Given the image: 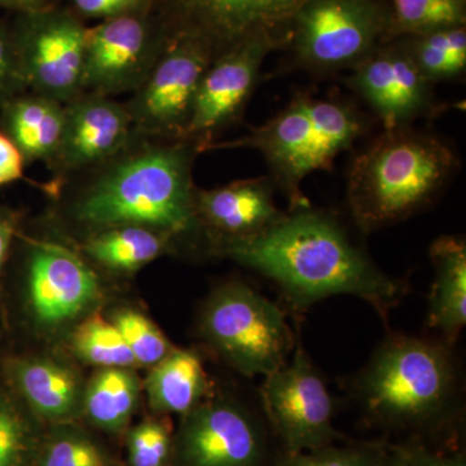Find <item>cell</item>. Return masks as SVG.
<instances>
[{
  "mask_svg": "<svg viewBox=\"0 0 466 466\" xmlns=\"http://www.w3.org/2000/svg\"><path fill=\"white\" fill-rule=\"evenodd\" d=\"M33 451L30 422L14 398L0 390V466H29Z\"/></svg>",
  "mask_w": 466,
  "mask_h": 466,
  "instance_id": "cell-28",
  "label": "cell"
},
{
  "mask_svg": "<svg viewBox=\"0 0 466 466\" xmlns=\"http://www.w3.org/2000/svg\"><path fill=\"white\" fill-rule=\"evenodd\" d=\"M39 466H108V459L87 435L64 431L46 444Z\"/></svg>",
  "mask_w": 466,
  "mask_h": 466,
  "instance_id": "cell-30",
  "label": "cell"
},
{
  "mask_svg": "<svg viewBox=\"0 0 466 466\" xmlns=\"http://www.w3.org/2000/svg\"><path fill=\"white\" fill-rule=\"evenodd\" d=\"M434 283L429 299L428 324L452 348L466 324V242L460 236H441L431 244Z\"/></svg>",
  "mask_w": 466,
  "mask_h": 466,
  "instance_id": "cell-19",
  "label": "cell"
},
{
  "mask_svg": "<svg viewBox=\"0 0 466 466\" xmlns=\"http://www.w3.org/2000/svg\"><path fill=\"white\" fill-rule=\"evenodd\" d=\"M73 346L79 357L94 366L127 368L137 363L116 325L100 315L88 319L76 329Z\"/></svg>",
  "mask_w": 466,
  "mask_h": 466,
  "instance_id": "cell-27",
  "label": "cell"
},
{
  "mask_svg": "<svg viewBox=\"0 0 466 466\" xmlns=\"http://www.w3.org/2000/svg\"><path fill=\"white\" fill-rule=\"evenodd\" d=\"M404 450H406L410 466H466L465 456L461 453L444 456L431 452L421 446Z\"/></svg>",
  "mask_w": 466,
  "mask_h": 466,
  "instance_id": "cell-36",
  "label": "cell"
},
{
  "mask_svg": "<svg viewBox=\"0 0 466 466\" xmlns=\"http://www.w3.org/2000/svg\"><path fill=\"white\" fill-rule=\"evenodd\" d=\"M459 167L455 150L437 135L383 131L350 167L351 216L364 233L400 223L429 207Z\"/></svg>",
  "mask_w": 466,
  "mask_h": 466,
  "instance_id": "cell-3",
  "label": "cell"
},
{
  "mask_svg": "<svg viewBox=\"0 0 466 466\" xmlns=\"http://www.w3.org/2000/svg\"><path fill=\"white\" fill-rule=\"evenodd\" d=\"M390 41L389 12L379 0H309L291 21L296 66L312 73L350 69Z\"/></svg>",
  "mask_w": 466,
  "mask_h": 466,
  "instance_id": "cell-7",
  "label": "cell"
},
{
  "mask_svg": "<svg viewBox=\"0 0 466 466\" xmlns=\"http://www.w3.org/2000/svg\"><path fill=\"white\" fill-rule=\"evenodd\" d=\"M85 43L86 29L72 17L36 18L15 41L26 88L63 104L81 96Z\"/></svg>",
  "mask_w": 466,
  "mask_h": 466,
  "instance_id": "cell-12",
  "label": "cell"
},
{
  "mask_svg": "<svg viewBox=\"0 0 466 466\" xmlns=\"http://www.w3.org/2000/svg\"><path fill=\"white\" fill-rule=\"evenodd\" d=\"M385 450L380 444L343 449H336L330 444L306 452L287 453L279 466H377Z\"/></svg>",
  "mask_w": 466,
  "mask_h": 466,
  "instance_id": "cell-31",
  "label": "cell"
},
{
  "mask_svg": "<svg viewBox=\"0 0 466 466\" xmlns=\"http://www.w3.org/2000/svg\"><path fill=\"white\" fill-rule=\"evenodd\" d=\"M287 41L274 35L245 39L213 58L202 76L186 139L204 152L214 134L235 122L256 90L266 57Z\"/></svg>",
  "mask_w": 466,
  "mask_h": 466,
  "instance_id": "cell-10",
  "label": "cell"
},
{
  "mask_svg": "<svg viewBox=\"0 0 466 466\" xmlns=\"http://www.w3.org/2000/svg\"><path fill=\"white\" fill-rule=\"evenodd\" d=\"M351 72L349 87L366 101L385 131L410 127L417 119L441 112L434 85L420 72L404 42L383 43Z\"/></svg>",
  "mask_w": 466,
  "mask_h": 466,
  "instance_id": "cell-11",
  "label": "cell"
},
{
  "mask_svg": "<svg viewBox=\"0 0 466 466\" xmlns=\"http://www.w3.org/2000/svg\"><path fill=\"white\" fill-rule=\"evenodd\" d=\"M404 46L431 84L452 81L466 70L465 25L443 27L421 35L407 36Z\"/></svg>",
  "mask_w": 466,
  "mask_h": 466,
  "instance_id": "cell-25",
  "label": "cell"
},
{
  "mask_svg": "<svg viewBox=\"0 0 466 466\" xmlns=\"http://www.w3.org/2000/svg\"><path fill=\"white\" fill-rule=\"evenodd\" d=\"M82 14L88 16L116 18L131 16L144 0H72Z\"/></svg>",
  "mask_w": 466,
  "mask_h": 466,
  "instance_id": "cell-34",
  "label": "cell"
},
{
  "mask_svg": "<svg viewBox=\"0 0 466 466\" xmlns=\"http://www.w3.org/2000/svg\"><path fill=\"white\" fill-rule=\"evenodd\" d=\"M121 153L82 193L75 205L76 219L96 231L142 226L170 238L195 229L192 165L200 153L198 144L159 139Z\"/></svg>",
  "mask_w": 466,
  "mask_h": 466,
  "instance_id": "cell-2",
  "label": "cell"
},
{
  "mask_svg": "<svg viewBox=\"0 0 466 466\" xmlns=\"http://www.w3.org/2000/svg\"><path fill=\"white\" fill-rule=\"evenodd\" d=\"M309 0H177L179 35L207 43L214 57L256 35L289 42L291 21Z\"/></svg>",
  "mask_w": 466,
  "mask_h": 466,
  "instance_id": "cell-13",
  "label": "cell"
},
{
  "mask_svg": "<svg viewBox=\"0 0 466 466\" xmlns=\"http://www.w3.org/2000/svg\"><path fill=\"white\" fill-rule=\"evenodd\" d=\"M458 390L451 349L394 334L359 373L355 391L368 412L395 424H422L443 415Z\"/></svg>",
  "mask_w": 466,
  "mask_h": 466,
  "instance_id": "cell-5",
  "label": "cell"
},
{
  "mask_svg": "<svg viewBox=\"0 0 466 466\" xmlns=\"http://www.w3.org/2000/svg\"><path fill=\"white\" fill-rule=\"evenodd\" d=\"M466 0H390V41L443 27L465 25Z\"/></svg>",
  "mask_w": 466,
  "mask_h": 466,
  "instance_id": "cell-26",
  "label": "cell"
},
{
  "mask_svg": "<svg viewBox=\"0 0 466 466\" xmlns=\"http://www.w3.org/2000/svg\"><path fill=\"white\" fill-rule=\"evenodd\" d=\"M275 183L260 177L195 192L198 225L216 233L217 241L251 238L274 225L284 213L276 207Z\"/></svg>",
  "mask_w": 466,
  "mask_h": 466,
  "instance_id": "cell-18",
  "label": "cell"
},
{
  "mask_svg": "<svg viewBox=\"0 0 466 466\" xmlns=\"http://www.w3.org/2000/svg\"><path fill=\"white\" fill-rule=\"evenodd\" d=\"M139 383L126 368H104L92 379L85 397L88 419L104 431L127 424L137 408Z\"/></svg>",
  "mask_w": 466,
  "mask_h": 466,
  "instance_id": "cell-24",
  "label": "cell"
},
{
  "mask_svg": "<svg viewBox=\"0 0 466 466\" xmlns=\"http://www.w3.org/2000/svg\"><path fill=\"white\" fill-rule=\"evenodd\" d=\"M156 58L149 57L148 32L139 18H110L86 30L82 92L108 97L135 90Z\"/></svg>",
  "mask_w": 466,
  "mask_h": 466,
  "instance_id": "cell-17",
  "label": "cell"
},
{
  "mask_svg": "<svg viewBox=\"0 0 466 466\" xmlns=\"http://www.w3.org/2000/svg\"><path fill=\"white\" fill-rule=\"evenodd\" d=\"M45 0H0V5L7 7L24 9V11H35L41 7Z\"/></svg>",
  "mask_w": 466,
  "mask_h": 466,
  "instance_id": "cell-39",
  "label": "cell"
},
{
  "mask_svg": "<svg viewBox=\"0 0 466 466\" xmlns=\"http://www.w3.org/2000/svg\"><path fill=\"white\" fill-rule=\"evenodd\" d=\"M170 236L142 226L101 229L88 238L85 250L100 265L118 271H133L164 253Z\"/></svg>",
  "mask_w": 466,
  "mask_h": 466,
  "instance_id": "cell-23",
  "label": "cell"
},
{
  "mask_svg": "<svg viewBox=\"0 0 466 466\" xmlns=\"http://www.w3.org/2000/svg\"><path fill=\"white\" fill-rule=\"evenodd\" d=\"M147 389L155 410L187 415L207 394V373L195 352L173 350L153 368Z\"/></svg>",
  "mask_w": 466,
  "mask_h": 466,
  "instance_id": "cell-22",
  "label": "cell"
},
{
  "mask_svg": "<svg viewBox=\"0 0 466 466\" xmlns=\"http://www.w3.org/2000/svg\"><path fill=\"white\" fill-rule=\"evenodd\" d=\"M9 377L34 412L48 420H64L75 413L81 386L72 370L47 359L11 361Z\"/></svg>",
  "mask_w": 466,
  "mask_h": 466,
  "instance_id": "cell-21",
  "label": "cell"
},
{
  "mask_svg": "<svg viewBox=\"0 0 466 466\" xmlns=\"http://www.w3.org/2000/svg\"><path fill=\"white\" fill-rule=\"evenodd\" d=\"M205 339L244 376H268L287 364L294 334L283 309L242 283L211 294L201 317Z\"/></svg>",
  "mask_w": 466,
  "mask_h": 466,
  "instance_id": "cell-6",
  "label": "cell"
},
{
  "mask_svg": "<svg viewBox=\"0 0 466 466\" xmlns=\"http://www.w3.org/2000/svg\"><path fill=\"white\" fill-rule=\"evenodd\" d=\"M171 450V438L167 426L157 421H146L131 431L128 455L133 466H164Z\"/></svg>",
  "mask_w": 466,
  "mask_h": 466,
  "instance_id": "cell-32",
  "label": "cell"
},
{
  "mask_svg": "<svg viewBox=\"0 0 466 466\" xmlns=\"http://www.w3.org/2000/svg\"><path fill=\"white\" fill-rule=\"evenodd\" d=\"M17 231V216L7 208L0 207V274L7 263L12 242Z\"/></svg>",
  "mask_w": 466,
  "mask_h": 466,
  "instance_id": "cell-37",
  "label": "cell"
},
{
  "mask_svg": "<svg viewBox=\"0 0 466 466\" xmlns=\"http://www.w3.org/2000/svg\"><path fill=\"white\" fill-rule=\"evenodd\" d=\"M210 47L189 35H177L135 88L126 108L134 134L150 139H186L196 92L213 61Z\"/></svg>",
  "mask_w": 466,
  "mask_h": 466,
  "instance_id": "cell-8",
  "label": "cell"
},
{
  "mask_svg": "<svg viewBox=\"0 0 466 466\" xmlns=\"http://www.w3.org/2000/svg\"><path fill=\"white\" fill-rule=\"evenodd\" d=\"M260 398L287 453L330 446L339 437L332 395L299 339L293 360L266 376Z\"/></svg>",
  "mask_w": 466,
  "mask_h": 466,
  "instance_id": "cell-9",
  "label": "cell"
},
{
  "mask_svg": "<svg viewBox=\"0 0 466 466\" xmlns=\"http://www.w3.org/2000/svg\"><path fill=\"white\" fill-rule=\"evenodd\" d=\"M177 453L182 466H260L265 443L247 410L214 400L187 413Z\"/></svg>",
  "mask_w": 466,
  "mask_h": 466,
  "instance_id": "cell-14",
  "label": "cell"
},
{
  "mask_svg": "<svg viewBox=\"0 0 466 466\" xmlns=\"http://www.w3.org/2000/svg\"><path fill=\"white\" fill-rule=\"evenodd\" d=\"M113 324L124 337L137 363L156 366L173 351L161 330L139 312H119Z\"/></svg>",
  "mask_w": 466,
  "mask_h": 466,
  "instance_id": "cell-29",
  "label": "cell"
},
{
  "mask_svg": "<svg viewBox=\"0 0 466 466\" xmlns=\"http://www.w3.org/2000/svg\"><path fill=\"white\" fill-rule=\"evenodd\" d=\"M27 299L39 323H66L90 308L99 296L97 276L73 251L52 242H36L30 249Z\"/></svg>",
  "mask_w": 466,
  "mask_h": 466,
  "instance_id": "cell-15",
  "label": "cell"
},
{
  "mask_svg": "<svg viewBox=\"0 0 466 466\" xmlns=\"http://www.w3.org/2000/svg\"><path fill=\"white\" fill-rule=\"evenodd\" d=\"M377 466H410V460H408L406 450H385Z\"/></svg>",
  "mask_w": 466,
  "mask_h": 466,
  "instance_id": "cell-38",
  "label": "cell"
},
{
  "mask_svg": "<svg viewBox=\"0 0 466 466\" xmlns=\"http://www.w3.org/2000/svg\"><path fill=\"white\" fill-rule=\"evenodd\" d=\"M364 116L346 101L299 94L266 124L231 142L208 144L207 150L250 148L265 157L271 179L289 200L290 210L308 207L300 191L315 171L332 168L334 159L366 133Z\"/></svg>",
  "mask_w": 466,
  "mask_h": 466,
  "instance_id": "cell-4",
  "label": "cell"
},
{
  "mask_svg": "<svg viewBox=\"0 0 466 466\" xmlns=\"http://www.w3.org/2000/svg\"><path fill=\"white\" fill-rule=\"evenodd\" d=\"M25 90L16 45L8 33L0 27V104Z\"/></svg>",
  "mask_w": 466,
  "mask_h": 466,
  "instance_id": "cell-33",
  "label": "cell"
},
{
  "mask_svg": "<svg viewBox=\"0 0 466 466\" xmlns=\"http://www.w3.org/2000/svg\"><path fill=\"white\" fill-rule=\"evenodd\" d=\"M214 249L271 279L299 309L328 297L354 296L386 321L408 293L404 281L382 272L334 218L311 205L283 214L258 235L217 241Z\"/></svg>",
  "mask_w": 466,
  "mask_h": 466,
  "instance_id": "cell-1",
  "label": "cell"
},
{
  "mask_svg": "<svg viewBox=\"0 0 466 466\" xmlns=\"http://www.w3.org/2000/svg\"><path fill=\"white\" fill-rule=\"evenodd\" d=\"M2 106V131L25 158L26 164L51 165L60 147L66 124V104L39 94H20Z\"/></svg>",
  "mask_w": 466,
  "mask_h": 466,
  "instance_id": "cell-20",
  "label": "cell"
},
{
  "mask_svg": "<svg viewBox=\"0 0 466 466\" xmlns=\"http://www.w3.org/2000/svg\"><path fill=\"white\" fill-rule=\"evenodd\" d=\"M133 122L125 106L101 95L82 94L66 104V124L51 165L69 174L106 165L131 142Z\"/></svg>",
  "mask_w": 466,
  "mask_h": 466,
  "instance_id": "cell-16",
  "label": "cell"
},
{
  "mask_svg": "<svg viewBox=\"0 0 466 466\" xmlns=\"http://www.w3.org/2000/svg\"><path fill=\"white\" fill-rule=\"evenodd\" d=\"M25 158L14 142L0 131V187L24 179Z\"/></svg>",
  "mask_w": 466,
  "mask_h": 466,
  "instance_id": "cell-35",
  "label": "cell"
}]
</instances>
